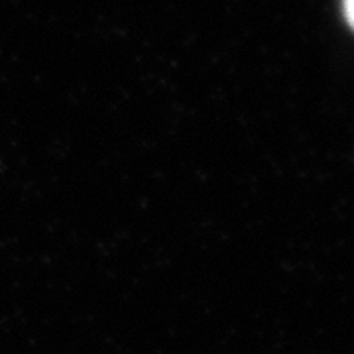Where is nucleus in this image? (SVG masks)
Wrapping results in <instances>:
<instances>
[{"instance_id": "nucleus-1", "label": "nucleus", "mask_w": 354, "mask_h": 354, "mask_svg": "<svg viewBox=\"0 0 354 354\" xmlns=\"http://www.w3.org/2000/svg\"><path fill=\"white\" fill-rule=\"evenodd\" d=\"M342 10H344L346 24L354 30V0H342Z\"/></svg>"}]
</instances>
